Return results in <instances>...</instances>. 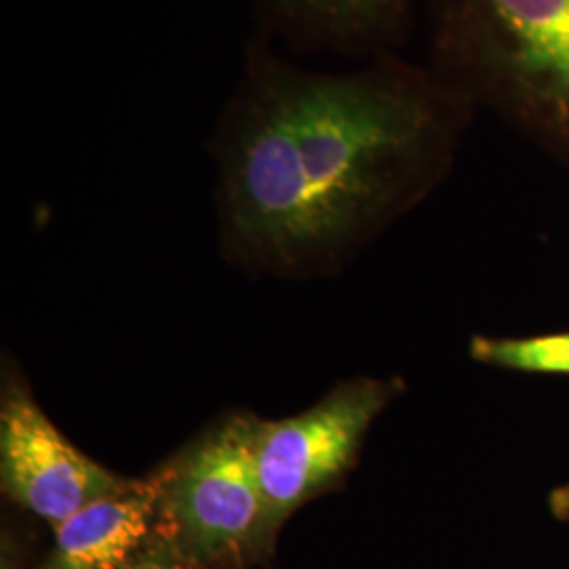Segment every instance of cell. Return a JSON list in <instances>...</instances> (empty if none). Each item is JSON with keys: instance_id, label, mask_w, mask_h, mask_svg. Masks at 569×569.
I'll list each match as a JSON object with an SVG mask.
<instances>
[{"instance_id": "obj_4", "label": "cell", "mask_w": 569, "mask_h": 569, "mask_svg": "<svg viewBox=\"0 0 569 569\" xmlns=\"http://www.w3.org/2000/svg\"><path fill=\"white\" fill-rule=\"evenodd\" d=\"M401 390L397 378H355L298 416L260 420L256 460L264 496V542L291 512L345 479L367 432Z\"/></svg>"}, {"instance_id": "obj_2", "label": "cell", "mask_w": 569, "mask_h": 569, "mask_svg": "<svg viewBox=\"0 0 569 569\" xmlns=\"http://www.w3.org/2000/svg\"><path fill=\"white\" fill-rule=\"evenodd\" d=\"M428 66L569 164V0H422Z\"/></svg>"}, {"instance_id": "obj_6", "label": "cell", "mask_w": 569, "mask_h": 569, "mask_svg": "<svg viewBox=\"0 0 569 569\" xmlns=\"http://www.w3.org/2000/svg\"><path fill=\"white\" fill-rule=\"evenodd\" d=\"M256 30L293 56L376 60L406 47L422 0H251Z\"/></svg>"}, {"instance_id": "obj_7", "label": "cell", "mask_w": 569, "mask_h": 569, "mask_svg": "<svg viewBox=\"0 0 569 569\" xmlns=\"http://www.w3.org/2000/svg\"><path fill=\"white\" fill-rule=\"evenodd\" d=\"M163 468L148 479H124L56 529L53 569H119L142 552L161 521Z\"/></svg>"}, {"instance_id": "obj_8", "label": "cell", "mask_w": 569, "mask_h": 569, "mask_svg": "<svg viewBox=\"0 0 569 569\" xmlns=\"http://www.w3.org/2000/svg\"><path fill=\"white\" fill-rule=\"evenodd\" d=\"M468 352L472 361L496 369L569 378V331L523 338L475 336Z\"/></svg>"}, {"instance_id": "obj_3", "label": "cell", "mask_w": 569, "mask_h": 569, "mask_svg": "<svg viewBox=\"0 0 569 569\" xmlns=\"http://www.w3.org/2000/svg\"><path fill=\"white\" fill-rule=\"evenodd\" d=\"M258 428L251 416H230L163 468L161 519L183 559L213 561L264 545Z\"/></svg>"}, {"instance_id": "obj_1", "label": "cell", "mask_w": 569, "mask_h": 569, "mask_svg": "<svg viewBox=\"0 0 569 569\" xmlns=\"http://www.w3.org/2000/svg\"><path fill=\"white\" fill-rule=\"evenodd\" d=\"M475 114L428 63L315 72L253 30L209 136L226 258L291 279L342 268L448 176Z\"/></svg>"}, {"instance_id": "obj_5", "label": "cell", "mask_w": 569, "mask_h": 569, "mask_svg": "<svg viewBox=\"0 0 569 569\" xmlns=\"http://www.w3.org/2000/svg\"><path fill=\"white\" fill-rule=\"evenodd\" d=\"M0 475L2 489L53 528L124 481L72 446L20 388L0 409Z\"/></svg>"}, {"instance_id": "obj_10", "label": "cell", "mask_w": 569, "mask_h": 569, "mask_svg": "<svg viewBox=\"0 0 569 569\" xmlns=\"http://www.w3.org/2000/svg\"><path fill=\"white\" fill-rule=\"evenodd\" d=\"M549 509L557 519L568 521L569 519V481L561 488H555L550 491Z\"/></svg>"}, {"instance_id": "obj_9", "label": "cell", "mask_w": 569, "mask_h": 569, "mask_svg": "<svg viewBox=\"0 0 569 569\" xmlns=\"http://www.w3.org/2000/svg\"><path fill=\"white\" fill-rule=\"evenodd\" d=\"M119 569H192L190 561L183 559L178 550H161V552H146L127 561Z\"/></svg>"}]
</instances>
